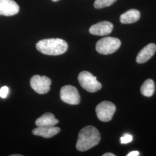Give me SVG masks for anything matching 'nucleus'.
<instances>
[{
	"mask_svg": "<svg viewBox=\"0 0 156 156\" xmlns=\"http://www.w3.org/2000/svg\"><path fill=\"white\" fill-rule=\"evenodd\" d=\"M19 12V6L13 0H0V14L10 16Z\"/></svg>",
	"mask_w": 156,
	"mask_h": 156,
	"instance_id": "obj_8",
	"label": "nucleus"
},
{
	"mask_svg": "<svg viewBox=\"0 0 156 156\" xmlns=\"http://www.w3.org/2000/svg\"><path fill=\"white\" fill-rule=\"evenodd\" d=\"M117 0H95L94 6L96 9H101L112 5Z\"/></svg>",
	"mask_w": 156,
	"mask_h": 156,
	"instance_id": "obj_15",
	"label": "nucleus"
},
{
	"mask_svg": "<svg viewBox=\"0 0 156 156\" xmlns=\"http://www.w3.org/2000/svg\"><path fill=\"white\" fill-rule=\"evenodd\" d=\"M0 16H1V14H0Z\"/></svg>",
	"mask_w": 156,
	"mask_h": 156,
	"instance_id": "obj_22",
	"label": "nucleus"
},
{
	"mask_svg": "<svg viewBox=\"0 0 156 156\" xmlns=\"http://www.w3.org/2000/svg\"><path fill=\"white\" fill-rule=\"evenodd\" d=\"M121 46V41L116 38L108 37L99 40L96 44V50L101 55H108L116 52Z\"/></svg>",
	"mask_w": 156,
	"mask_h": 156,
	"instance_id": "obj_3",
	"label": "nucleus"
},
{
	"mask_svg": "<svg viewBox=\"0 0 156 156\" xmlns=\"http://www.w3.org/2000/svg\"><path fill=\"white\" fill-rule=\"evenodd\" d=\"M9 92V89L7 86H4L0 89V97L2 98H5Z\"/></svg>",
	"mask_w": 156,
	"mask_h": 156,
	"instance_id": "obj_17",
	"label": "nucleus"
},
{
	"mask_svg": "<svg viewBox=\"0 0 156 156\" xmlns=\"http://www.w3.org/2000/svg\"><path fill=\"white\" fill-rule=\"evenodd\" d=\"M113 28L112 23L104 21L93 25L90 28V33L99 36H104L111 34Z\"/></svg>",
	"mask_w": 156,
	"mask_h": 156,
	"instance_id": "obj_9",
	"label": "nucleus"
},
{
	"mask_svg": "<svg viewBox=\"0 0 156 156\" xmlns=\"http://www.w3.org/2000/svg\"><path fill=\"white\" fill-rule=\"evenodd\" d=\"M140 13L136 9H129L124 13L120 17V21L122 24H131L137 22L140 19Z\"/></svg>",
	"mask_w": 156,
	"mask_h": 156,
	"instance_id": "obj_12",
	"label": "nucleus"
},
{
	"mask_svg": "<svg viewBox=\"0 0 156 156\" xmlns=\"http://www.w3.org/2000/svg\"><path fill=\"white\" fill-rule=\"evenodd\" d=\"M156 51V45L149 44L140 50L136 57V62L139 64L145 63L154 56Z\"/></svg>",
	"mask_w": 156,
	"mask_h": 156,
	"instance_id": "obj_10",
	"label": "nucleus"
},
{
	"mask_svg": "<svg viewBox=\"0 0 156 156\" xmlns=\"http://www.w3.org/2000/svg\"><path fill=\"white\" fill-rule=\"evenodd\" d=\"M60 128L53 126L38 127L33 130V134L37 136H40L45 138H50L56 134L59 133Z\"/></svg>",
	"mask_w": 156,
	"mask_h": 156,
	"instance_id": "obj_11",
	"label": "nucleus"
},
{
	"mask_svg": "<svg viewBox=\"0 0 156 156\" xmlns=\"http://www.w3.org/2000/svg\"><path fill=\"white\" fill-rule=\"evenodd\" d=\"M11 156H22L23 155L22 154H12V155H11Z\"/></svg>",
	"mask_w": 156,
	"mask_h": 156,
	"instance_id": "obj_20",
	"label": "nucleus"
},
{
	"mask_svg": "<svg viewBox=\"0 0 156 156\" xmlns=\"http://www.w3.org/2000/svg\"><path fill=\"white\" fill-rule=\"evenodd\" d=\"M62 100L70 105H78L80 102V96L78 90L71 85L62 87L60 90Z\"/></svg>",
	"mask_w": 156,
	"mask_h": 156,
	"instance_id": "obj_7",
	"label": "nucleus"
},
{
	"mask_svg": "<svg viewBox=\"0 0 156 156\" xmlns=\"http://www.w3.org/2000/svg\"><path fill=\"white\" fill-rule=\"evenodd\" d=\"M100 140L99 131L93 126H88L80 131L76 147L78 151H85L98 145Z\"/></svg>",
	"mask_w": 156,
	"mask_h": 156,
	"instance_id": "obj_1",
	"label": "nucleus"
},
{
	"mask_svg": "<svg viewBox=\"0 0 156 156\" xmlns=\"http://www.w3.org/2000/svg\"><path fill=\"white\" fill-rule=\"evenodd\" d=\"M51 80L46 76L34 75L30 80V85L32 89L37 93L44 94L50 90Z\"/></svg>",
	"mask_w": 156,
	"mask_h": 156,
	"instance_id": "obj_6",
	"label": "nucleus"
},
{
	"mask_svg": "<svg viewBox=\"0 0 156 156\" xmlns=\"http://www.w3.org/2000/svg\"><path fill=\"white\" fill-rule=\"evenodd\" d=\"M102 156H115V154L112 153H106L104 154Z\"/></svg>",
	"mask_w": 156,
	"mask_h": 156,
	"instance_id": "obj_19",
	"label": "nucleus"
},
{
	"mask_svg": "<svg viewBox=\"0 0 156 156\" xmlns=\"http://www.w3.org/2000/svg\"><path fill=\"white\" fill-rule=\"evenodd\" d=\"M78 80L84 89L90 93H94L101 89V84L97 81V77L91 73L84 71L79 73Z\"/></svg>",
	"mask_w": 156,
	"mask_h": 156,
	"instance_id": "obj_4",
	"label": "nucleus"
},
{
	"mask_svg": "<svg viewBox=\"0 0 156 156\" xmlns=\"http://www.w3.org/2000/svg\"><path fill=\"white\" fill-rule=\"evenodd\" d=\"M127 156H140V153L138 151H133L130 153H129Z\"/></svg>",
	"mask_w": 156,
	"mask_h": 156,
	"instance_id": "obj_18",
	"label": "nucleus"
},
{
	"mask_svg": "<svg viewBox=\"0 0 156 156\" xmlns=\"http://www.w3.org/2000/svg\"><path fill=\"white\" fill-rule=\"evenodd\" d=\"M53 1H54V2H56V1H59V0H52Z\"/></svg>",
	"mask_w": 156,
	"mask_h": 156,
	"instance_id": "obj_21",
	"label": "nucleus"
},
{
	"mask_svg": "<svg viewBox=\"0 0 156 156\" xmlns=\"http://www.w3.org/2000/svg\"><path fill=\"white\" fill-rule=\"evenodd\" d=\"M37 50L41 53L50 56L64 54L68 49L67 42L60 38H50L39 41L36 44Z\"/></svg>",
	"mask_w": 156,
	"mask_h": 156,
	"instance_id": "obj_2",
	"label": "nucleus"
},
{
	"mask_svg": "<svg viewBox=\"0 0 156 156\" xmlns=\"http://www.w3.org/2000/svg\"><path fill=\"white\" fill-rule=\"evenodd\" d=\"M116 111L115 105L109 101H103L95 108V112L98 119L103 122L111 121Z\"/></svg>",
	"mask_w": 156,
	"mask_h": 156,
	"instance_id": "obj_5",
	"label": "nucleus"
},
{
	"mask_svg": "<svg viewBox=\"0 0 156 156\" xmlns=\"http://www.w3.org/2000/svg\"><path fill=\"white\" fill-rule=\"evenodd\" d=\"M155 91V84L152 79H147L140 87V92L144 96L151 97Z\"/></svg>",
	"mask_w": 156,
	"mask_h": 156,
	"instance_id": "obj_14",
	"label": "nucleus"
},
{
	"mask_svg": "<svg viewBox=\"0 0 156 156\" xmlns=\"http://www.w3.org/2000/svg\"><path fill=\"white\" fill-rule=\"evenodd\" d=\"M133 140V137L131 135L129 134H124L123 136L120 138V143L122 144H127L132 142Z\"/></svg>",
	"mask_w": 156,
	"mask_h": 156,
	"instance_id": "obj_16",
	"label": "nucleus"
},
{
	"mask_svg": "<svg viewBox=\"0 0 156 156\" xmlns=\"http://www.w3.org/2000/svg\"><path fill=\"white\" fill-rule=\"evenodd\" d=\"M58 123V120L55 116L49 112L46 113L39 117L35 122V124L38 127L53 126Z\"/></svg>",
	"mask_w": 156,
	"mask_h": 156,
	"instance_id": "obj_13",
	"label": "nucleus"
}]
</instances>
